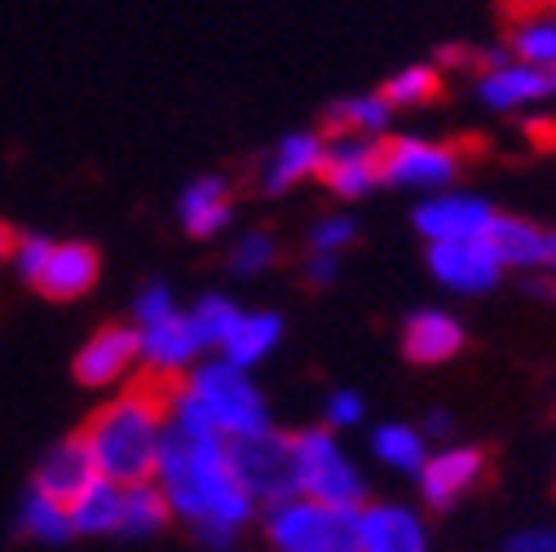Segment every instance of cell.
Listing matches in <instances>:
<instances>
[{
	"label": "cell",
	"mask_w": 556,
	"mask_h": 552,
	"mask_svg": "<svg viewBox=\"0 0 556 552\" xmlns=\"http://www.w3.org/2000/svg\"><path fill=\"white\" fill-rule=\"evenodd\" d=\"M155 487L177 522L203 548H230L252 522L256 504L230 460V442L213 429H168L164 455L155 464Z\"/></svg>",
	"instance_id": "cell-1"
},
{
	"label": "cell",
	"mask_w": 556,
	"mask_h": 552,
	"mask_svg": "<svg viewBox=\"0 0 556 552\" xmlns=\"http://www.w3.org/2000/svg\"><path fill=\"white\" fill-rule=\"evenodd\" d=\"M80 438L98 464V477L115 481V487L155 481V464L168 438V389L151 380L106 398L89 416Z\"/></svg>",
	"instance_id": "cell-2"
},
{
	"label": "cell",
	"mask_w": 556,
	"mask_h": 552,
	"mask_svg": "<svg viewBox=\"0 0 556 552\" xmlns=\"http://www.w3.org/2000/svg\"><path fill=\"white\" fill-rule=\"evenodd\" d=\"M181 385L203 406V416L213 421V429L226 442H239V438H252V434L269 429V402L256 389L252 372L230 367L226 359H203Z\"/></svg>",
	"instance_id": "cell-3"
},
{
	"label": "cell",
	"mask_w": 556,
	"mask_h": 552,
	"mask_svg": "<svg viewBox=\"0 0 556 552\" xmlns=\"http://www.w3.org/2000/svg\"><path fill=\"white\" fill-rule=\"evenodd\" d=\"M292 447H296V495H309L331 509H350V513L363 509L367 477L331 429L292 434Z\"/></svg>",
	"instance_id": "cell-4"
},
{
	"label": "cell",
	"mask_w": 556,
	"mask_h": 552,
	"mask_svg": "<svg viewBox=\"0 0 556 552\" xmlns=\"http://www.w3.org/2000/svg\"><path fill=\"white\" fill-rule=\"evenodd\" d=\"M358 513L292 495L265 509V539L274 552H358Z\"/></svg>",
	"instance_id": "cell-5"
},
{
	"label": "cell",
	"mask_w": 556,
	"mask_h": 552,
	"mask_svg": "<svg viewBox=\"0 0 556 552\" xmlns=\"http://www.w3.org/2000/svg\"><path fill=\"white\" fill-rule=\"evenodd\" d=\"M230 460L235 473L243 481V491L252 495V504H283L296 495V447L292 434H278L274 425L230 442Z\"/></svg>",
	"instance_id": "cell-6"
},
{
	"label": "cell",
	"mask_w": 556,
	"mask_h": 552,
	"mask_svg": "<svg viewBox=\"0 0 556 552\" xmlns=\"http://www.w3.org/2000/svg\"><path fill=\"white\" fill-rule=\"evenodd\" d=\"M459 151L433 137H384L380 142V181L393 190H420V195H438L451 190V181L459 177Z\"/></svg>",
	"instance_id": "cell-7"
},
{
	"label": "cell",
	"mask_w": 556,
	"mask_h": 552,
	"mask_svg": "<svg viewBox=\"0 0 556 552\" xmlns=\"http://www.w3.org/2000/svg\"><path fill=\"white\" fill-rule=\"evenodd\" d=\"M415 230L425 235V243H459V239H485L495 226V203L481 199L472 190H438L415 203Z\"/></svg>",
	"instance_id": "cell-8"
},
{
	"label": "cell",
	"mask_w": 556,
	"mask_h": 552,
	"mask_svg": "<svg viewBox=\"0 0 556 552\" xmlns=\"http://www.w3.org/2000/svg\"><path fill=\"white\" fill-rule=\"evenodd\" d=\"M429 274L451 288L455 297H481L504 279V261L491 248V239H459V243H429L425 252Z\"/></svg>",
	"instance_id": "cell-9"
},
{
	"label": "cell",
	"mask_w": 556,
	"mask_h": 552,
	"mask_svg": "<svg viewBox=\"0 0 556 552\" xmlns=\"http://www.w3.org/2000/svg\"><path fill=\"white\" fill-rule=\"evenodd\" d=\"M137 367H142V331L128 323L98 327L76 354V380L89 389H111L128 380Z\"/></svg>",
	"instance_id": "cell-10"
},
{
	"label": "cell",
	"mask_w": 556,
	"mask_h": 552,
	"mask_svg": "<svg viewBox=\"0 0 556 552\" xmlns=\"http://www.w3.org/2000/svg\"><path fill=\"white\" fill-rule=\"evenodd\" d=\"M547 93H556L552 76L539 72V66H526L508 53H491L481 62V72H477V98L500 111V115H513V111H526L534 102H543Z\"/></svg>",
	"instance_id": "cell-11"
},
{
	"label": "cell",
	"mask_w": 556,
	"mask_h": 552,
	"mask_svg": "<svg viewBox=\"0 0 556 552\" xmlns=\"http://www.w3.org/2000/svg\"><path fill=\"white\" fill-rule=\"evenodd\" d=\"M137 331H142V367L160 385L173 380V376H190L207 354L190 310H177L173 318H164L155 327H137Z\"/></svg>",
	"instance_id": "cell-12"
},
{
	"label": "cell",
	"mask_w": 556,
	"mask_h": 552,
	"mask_svg": "<svg viewBox=\"0 0 556 552\" xmlns=\"http://www.w3.org/2000/svg\"><path fill=\"white\" fill-rule=\"evenodd\" d=\"M318 181L336 195V199H363L371 195L380 181V142H363V137H336L327 133V151H323V168Z\"/></svg>",
	"instance_id": "cell-13"
},
{
	"label": "cell",
	"mask_w": 556,
	"mask_h": 552,
	"mask_svg": "<svg viewBox=\"0 0 556 552\" xmlns=\"http://www.w3.org/2000/svg\"><path fill=\"white\" fill-rule=\"evenodd\" d=\"M358 552H429V526L410 504H363L358 509Z\"/></svg>",
	"instance_id": "cell-14"
},
{
	"label": "cell",
	"mask_w": 556,
	"mask_h": 552,
	"mask_svg": "<svg viewBox=\"0 0 556 552\" xmlns=\"http://www.w3.org/2000/svg\"><path fill=\"white\" fill-rule=\"evenodd\" d=\"M93 481H98V464H93L85 438L76 434V438L53 442V447L36 460L31 491H40V495H49V500H58V504L72 509V504L93 487Z\"/></svg>",
	"instance_id": "cell-15"
},
{
	"label": "cell",
	"mask_w": 556,
	"mask_h": 552,
	"mask_svg": "<svg viewBox=\"0 0 556 552\" xmlns=\"http://www.w3.org/2000/svg\"><path fill=\"white\" fill-rule=\"evenodd\" d=\"M481 473H485V455L477 447L446 442L425 460V468H420L415 481H420V495H425L429 509H451L477 487Z\"/></svg>",
	"instance_id": "cell-16"
},
{
	"label": "cell",
	"mask_w": 556,
	"mask_h": 552,
	"mask_svg": "<svg viewBox=\"0 0 556 552\" xmlns=\"http://www.w3.org/2000/svg\"><path fill=\"white\" fill-rule=\"evenodd\" d=\"M323 151H327V133H314V128L288 133L283 142H274V151L261 160L256 186H261L265 195H283V190H292V186L318 177Z\"/></svg>",
	"instance_id": "cell-17"
},
{
	"label": "cell",
	"mask_w": 556,
	"mask_h": 552,
	"mask_svg": "<svg viewBox=\"0 0 556 552\" xmlns=\"http://www.w3.org/2000/svg\"><path fill=\"white\" fill-rule=\"evenodd\" d=\"M464 350V323L451 314V310H415L406 323H402V354L420 367H438V363H451L455 354Z\"/></svg>",
	"instance_id": "cell-18"
},
{
	"label": "cell",
	"mask_w": 556,
	"mask_h": 552,
	"mask_svg": "<svg viewBox=\"0 0 556 552\" xmlns=\"http://www.w3.org/2000/svg\"><path fill=\"white\" fill-rule=\"evenodd\" d=\"M177 217L186 235L194 239H217L235 222V190L226 177H194L181 199H177Z\"/></svg>",
	"instance_id": "cell-19"
},
{
	"label": "cell",
	"mask_w": 556,
	"mask_h": 552,
	"mask_svg": "<svg viewBox=\"0 0 556 552\" xmlns=\"http://www.w3.org/2000/svg\"><path fill=\"white\" fill-rule=\"evenodd\" d=\"M98 269H102L98 248H89V243H53V256L40 269L36 288L49 301H76L98 284Z\"/></svg>",
	"instance_id": "cell-20"
},
{
	"label": "cell",
	"mask_w": 556,
	"mask_h": 552,
	"mask_svg": "<svg viewBox=\"0 0 556 552\" xmlns=\"http://www.w3.org/2000/svg\"><path fill=\"white\" fill-rule=\"evenodd\" d=\"M278 340H283V314H274V310H243L239 327L230 331V340L222 344L217 359H226L230 367L252 372L256 363H265L278 350Z\"/></svg>",
	"instance_id": "cell-21"
},
{
	"label": "cell",
	"mask_w": 556,
	"mask_h": 552,
	"mask_svg": "<svg viewBox=\"0 0 556 552\" xmlns=\"http://www.w3.org/2000/svg\"><path fill=\"white\" fill-rule=\"evenodd\" d=\"M393 124V106L384 102V93H354L327 111V133L336 137H363V142H380Z\"/></svg>",
	"instance_id": "cell-22"
},
{
	"label": "cell",
	"mask_w": 556,
	"mask_h": 552,
	"mask_svg": "<svg viewBox=\"0 0 556 552\" xmlns=\"http://www.w3.org/2000/svg\"><path fill=\"white\" fill-rule=\"evenodd\" d=\"M485 239H491V248L500 252L504 269H543V256H547V230L543 226L500 213Z\"/></svg>",
	"instance_id": "cell-23"
},
{
	"label": "cell",
	"mask_w": 556,
	"mask_h": 552,
	"mask_svg": "<svg viewBox=\"0 0 556 552\" xmlns=\"http://www.w3.org/2000/svg\"><path fill=\"white\" fill-rule=\"evenodd\" d=\"M371 455L389 468V473H402V477H420L425 460L433 455L425 429H415V425H402V421H389L371 434Z\"/></svg>",
	"instance_id": "cell-24"
},
{
	"label": "cell",
	"mask_w": 556,
	"mask_h": 552,
	"mask_svg": "<svg viewBox=\"0 0 556 552\" xmlns=\"http://www.w3.org/2000/svg\"><path fill=\"white\" fill-rule=\"evenodd\" d=\"M14 530H18L23 539L49 543V548L76 539L72 509L58 504V500H49V495H40V491H27V495H23V504H18V513H14Z\"/></svg>",
	"instance_id": "cell-25"
},
{
	"label": "cell",
	"mask_w": 556,
	"mask_h": 552,
	"mask_svg": "<svg viewBox=\"0 0 556 552\" xmlns=\"http://www.w3.org/2000/svg\"><path fill=\"white\" fill-rule=\"evenodd\" d=\"M168 522H173V513H168V504H164L155 481H137V487H124L119 535L115 539H155Z\"/></svg>",
	"instance_id": "cell-26"
},
{
	"label": "cell",
	"mask_w": 556,
	"mask_h": 552,
	"mask_svg": "<svg viewBox=\"0 0 556 552\" xmlns=\"http://www.w3.org/2000/svg\"><path fill=\"white\" fill-rule=\"evenodd\" d=\"M119 504H124V487H115V481L98 477L93 487L72 504V526H76V535L115 539V535H119Z\"/></svg>",
	"instance_id": "cell-27"
},
{
	"label": "cell",
	"mask_w": 556,
	"mask_h": 552,
	"mask_svg": "<svg viewBox=\"0 0 556 552\" xmlns=\"http://www.w3.org/2000/svg\"><path fill=\"white\" fill-rule=\"evenodd\" d=\"M508 58L539 66V72H556V14H530L513 23L508 32Z\"/></svg>",
	"instance_id": "cell-28"
},
{
	"label": "cell",
	"mask_w": 556,
	"mask_h": 552,
	"mask_svg": "<svg viewBox=\"0 0 556 552\" xmlns=\"http://www.w3.org/2000/svg\"><path fill=\"white\" fill-rule=\"evenodd\" d=\"M384 102L397 111V106H425V102H433L438 93H442V76H438V66H429V62H410V66H402V72H393L389 80H384Z\"/></svg>",
	"instance_id": "cell-29"
},
{
	"label": "cell",
	"mask_w": 556,
	"mask_h": 552,
	"mask_svg": "<svg viewBox=\"0 0 556 552\" xmlns=\"http://www.w3.org/2000/svg\"><path fill=\"white\" fill-rule=\"evenodd\" d=\"M190 318H194V327H199V336H203V350L222 354V344H226L230 331L239 327L243 310H239L230 297H222V292H207V297H199V301L190 305Z\"/></svg>",
	"instance_id": "cell-30"
},
{
	"label": "cell",
	"mask_w": 556,
	"mask_h": 552,
	"mask_svg": "<svg viewBox=\"0 0 556 552\" xmlns=\"http://www.w3.org/2000/svg\"><path fill=\"white\" fill-rule=\"evenodd\" d=\"M278 261V239L269 230H243L226 256V265L235 274H243V279H252V274H265L269 265Z\"/></svg>",
	"instance_id": "cell-31"
},
{
	"label": "cell",
	"mask_w": 556,
	"mask_h": 552,
	"mask_svg": "<svg viewBox=\"0 0 556 552\" xmlns=\"http://www.w3.org/2000/svg\"><path fill=\"white\" fill-rule=\"evenodd\" d=\"M358 239V226L350 213H327L309 226V252H327V256H340L344 248H350Z\"/></svg>",
	"instance_id": "cell-32"
},
{
	"label": "cell",
	"mask_w": 556,
	"mask_h": 552,
	"mask_svg": "<svg viewBox=\"0 0 556 552\" xmlns=\"http://www.w3.org/2000/svg\"><path fill=\"white\" fill-rule=\"evenodd\" d=\"M363 421H367V402H363V393H354V389H336V393L323 402V429H331V434L358 429Z\"/></svg>",
	"instance_id": "cell-33"
},
{
	"label": "cell",
	"mask_w": 556,
	"mask_h": 552,
	"mask_svg": "<svg viewBox=\"0 0 556 552\" xmlns=\"http://www.w3.org/2000/svg\"><path fill=\"white\" fill-rule=\"evenodd\" d=\"M173 314H177V301H173L168 284H147L142 292L132 297V318H137V327H155V323H164V318H173Z\"/></svg>",
	"instance_id": "cell-34"
},
{
	"label": "cell",
	"mask_w": 556,
	"mask_h": 552,
	"mask_svg": "<svg viewBox=\"0 0 556 552\" xmlns=\"http://www.w3.org/2000/svg\"><path fill=\"white\" fill-rule=\"evenodd\" d=\"M10 256H14V269L23 274V279L36 284L40 269H45L49 256H53V239H49V235H23V239H14Z\"/></svg>",
	"instance_id": "cell-35"
},
{
	"label": "cell",
	"mask_w": 556,
	"mask_h": 552,
	"mask_svg": "<svg viewBox=\"0 0 556 552\" xmlns=\"http://www.w3.org/2000/svg\"><path fill=\"white\" fill-rule=\"evenodd\" d=\"M301 274H305V279H309L314 288H327V284H336V274H340V256H327V252H305Z\"/></svg>",
	"instance_id": "cell-36"
},
{
	"label": "cell",
	"mask_w": 556,
	"mask_h": 552,
	"mask_svg": "<svg viewBox=\"0 0 556 552\" xmlns=\"http://www.w3.org/2000/svg\"><path fill=\"white\" fill-rule=\"evenodd\" d=\"M508 552H556V530L552 526H530V530L513 535Z\"/></svg>",
	"instance_id": "cell-37"
},
{
	"label": "cell",
	"mask_w": 556,
	"mask_h": 552,
	"mask_svg": "<svg viewBox=\"0 0 556 552\" xmlns=\"http://www.w3.org/2000/svg\"><path fill=\"white\" fill-rule=\"evenodd\" d=\"M446 434H451V416H446V411H433L425 438H446Z\"/></svg>",
	"instance_id": "cell-38"
},
{
	"label": "cell",
	"mask_w": 556,
	"mask_h": 552,
	"mask_svg": "<svg viewBox=\"0 0 556 552\" xmlns=\"http://www.w3.org/2000/svg\"><path fill=\"white\" fill-rule=\"evenodd\" d=\"M543 269L556 274V230H547V256H543Z\"/></svg>",
	"instance_id": "cell-39"
},
{
	"label": "cell",
	"mask_w": 556,
	"mask_h": 552,
	"mask_svg": "<svg viewBox=\"0 0 556 552\" xmlns=\"http://www.w3.org/2000/svg\"><path fill=\"white\" fill-rule=\"evenodd\" d=\"M10 248H14V243H10V230H5V226H0V256H5Z\"/></svg>",
	"instance_id": "cell-40"
},
{
	"label": "cell",
	"mask_w": 556,
	"mask_h": 552,
	"mask_svg": "<svg viewBox=\"0 0 556 552\" xmlns=\"http://www.w3.org/2000/svg\"><path fill=\"white\" fill-rule=\"evenodd\" d=\"M552 85H556V72H552Z\"/></svg>",
	"instance_id": "cell-41"
}]
</instances>
